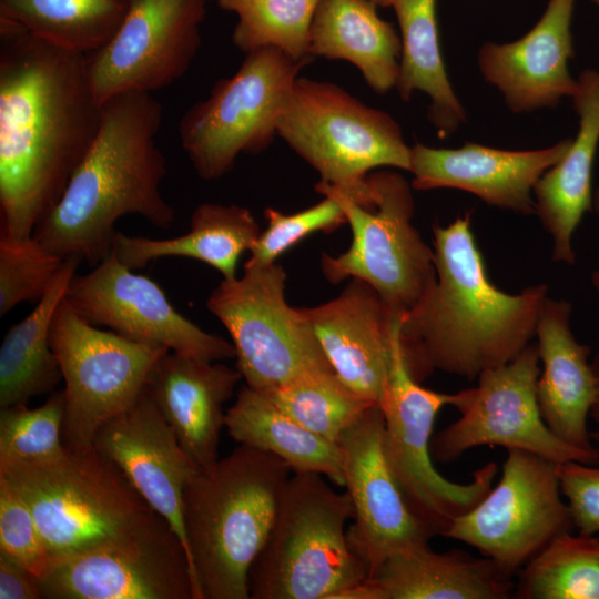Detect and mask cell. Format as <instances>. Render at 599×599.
<instances>
[{"label": "cell", "instance_id": "6da1fadb", "mask_svg": "<svg viewBox=\"0 0 599 599\" xmlns=\"http://www.w3.org/2000/svg\"><path fill=\"white\" fill-rule=\"evenodd\" d=\"M100 122L84 54L0 20V235H32Z\"/></svg>", "mask_w": 599, "mask_h": 599}, {"label": "cell", "instance_id": "7a4b0ae2", "mask_svg": "<svg viewBox=\"0 0 599 599\" xmlns=\"http://www.w3.org/2000/svg\"><path fill=\"white\" fill-rule=\"evenodd\" d=\"M436 282L402 316L407 367L422 383L440 370L467 379L505 365L535 337L545 283L510 294L494 285L471 230V212L433 225Z\"/></svg>", "mask_w": 599, "mask_h": 599}, {"label": "cell", "instance_id": "3957f363", "mask_svg": "<svg viewBox=\"0 0 599 599\" xmlns=\"http://www.w3.org/2000/svg\"><path fill=\"white\" fill-rule=\"evenodd\" d=\"M161 122L162 105L149 92L104 101L90 149L32 236L62 258L95 266L111 254L120 217L140 215L169 230L175 211L161 192L167 172L155 142Z\"/></svg>", "mask_w": 599, "mask_h": 599}, {"label": "cell", "instance_id": "277c9868", "mask_svg": "<svg viewBox=\"0 0 599 599\" xmlns=\"http://www.w3.org/2000/svg\"><path fill=\"white\" fill-rule=\"evenodd\" d=\"M291 468L238 445L183 493V522L194 599H248V572L274 524Z\"/></svg>", "mask_w": 599, "mask_h": 599}, {"label": "cell", "instance_id": "5b68a950", "mask_svg": "<svg viewBox=\"0 0 599 599\" xmlns=\"http://www.w3.org/2000/svg\"><path fill=\"white\" fill-rule=\"evenodd\" d=\"M354 509L315 473H292L268 537L248 572L251 599H333L368 578L345 530Z\"/></svg>", "mask_w": 599, "mask_h": 599}, {"label": "cell", "instance_id": "8992f818", "mask_svg": "<svg viewBox=\"0 0 599 599\" xmlns=\"http://www.w3.org/2000/svg\"><path fill=\"white\" fill-rule=\"evenodd\" d=\"M0 478L29 506L54 566L130 536L159 515L94 447L67 448L43 463L0 464Z\"/></svg>", "mask_w": 599, "mask_h": 599}, {"label": "cell", "instance_id": "52a82bcc", "mask_svg": "<svg viewBox=\"0 0 599 599\" xmlns=\"http://www.w3.org/2000/svg\"><path fill=\"white\" fill-rule=\"evenodd\" d=\"M277 135L332 189L373 207L370 171L410 170L412 150L388 113L370 108L341 87L298 77L281 116Z\"/></svg>", "mask_w": 599, "mask_h": 599}, {"label": "cell", "instance_id": "ba28073f", "mask_svg": "<svg viewBox=\"0 0 599 599\" xmlns=\"http://www.w3.org/2000/svg\"><path fill=\"white\" fill-rule=\"evenodd\" d=\"M311 60H294L274 48L248 52L233 75L217 81L183 114L181 145L201 179L217 180L241 153L271 145L295 81Z\"/></svg>", "mask_w": 599, "mask_h": 599}, {"label": "cell", "instance_id": "9c48e42d", "mask_svg": "<svg viewBox=\"0 0 599 599\" xmlns=\"http://www.w3.org/2000/svg\"><path fill=\"white\" fill-rule=\"evenodd\" d=\"M368 181L373 207L362 206L332 189L315 187L339 201L352 231L347 251L337 256L323 254L322 272L333 284L347 278L366 282L392 312L405 314L436 282L434 250L412 224L414 197L406 179L383 170L370 173Z\"/></svg>", "mask_w": 599, "mask_h": 599}, {"label": "cell", "instance_id": "30bf717a", "mask_svg": "<svg viewBox=\"0 0 599 599\" xmlns=\"http://www.w3.org/2000/svg\"><path fill=\"white\" fill-rule=\"evenodd\" d=\"M243 268L213 290L206 306L229 332L246 386L264 392L334 372L302 308L285 300L284 268L276 262Z\"/></svg>", "mask_w": 599, "mask_h": 599}, {"label": "cell", "instance_id": "8fae6325", "mask_svg": "<svg viewBox=\"0 0 599 599\" xmlns=\"http://www.w3.org/2000/svg\"><path fill=\"white\" fill-rule=\"evenodd\" d=\"M402 314L392 327V361L380 400L384 447L390 468L414 512L440 535L453 520L470 510L493 487L496 463L476 469L468 483L440 475L430 453L437 414L455 406L457 393L428 389L410 374L399 341Z\"/></svg>", "mask_w": 599, "mask_h": 599}, {"label": "cell", "instance_id": "7c38bea8", "mask_svg": "<svg viewBox=\"0 0 599 599\" xmlns=\"http://www.w3.org/2000/svg\"><path fill=\"white\" fill-rule=\"evenodd\" d=\"M50 344L64 382L63 443L71 451L92 449L99 429L131 407L166 347L103 331L63 298Z\"/></svg>", "mask_w": 599, "mask_h": 599}, {"label": "cell", "instance_id": "4fadbf2b", "mask_svg": "<svg viewBox=\"0 0 599 599\" xmlns=\"http://www.w3.org/2000/svg\"><path fill=\"white\" fill-rule=\"evenodd\" d=\"M557 466L534 453L507 449L496 486L441 536L475 548L516 577L551 540L573 528Z\"/></svg>", "mask_w": 599, "mask_h": 599}, {"label": "cell", "instance_id": "5bb4252c", "mask_svg": "<svg viewBox=\"0 0 599 599\" xmlns=\"http://www.w3.org/2000/svg\"><path fill=\"white\" fill-rule=\"evenodd\" d=\"M539 374L538 348L530 343L509 363L483 372L476 387L457 392L454 407L460 417L432 438L433 459L447 464L475 447L500 446L557 464L598 465V453L565 443L545 423L537 400Z\"/></svg>", "mask_w": 599, "mask_h": 599}, {"label": "cell", "instance_id": "9a60e30c", "mask_svg": "<svg viewBox=\"0 0 599 599\" xmlns=\"http://www.w3.org/2000/svg\"><path fill=\"white\" fill-rule=\"evenodd\" d=\"M206 0H130L111 39L84 55L90 87L102 104L125 92L170 85L201 47Z\"/></svg>", "mask_w": 599, "mask_h": 599}, {"label": "cell", "instance_id": "2e32d148", "mask_svg": "<svg viewBox=\"0 0 599 599\" xmlns=\"http://www.w3.org/2000/svg\"><path fill=\"white\" fill-rule=\"evenodd\" d=\"M44 599H194L185 547L158 515L136 532L57 564Z\"/></svg>", "mask_w": 599, "mask_h": 599}, {"label": "cell", "instance_id": "e0dca14e", "mask_svg": "<svg viewBox=\"0 0 599 599\" xmlns=\"http://www.w3.org/2000/svg\"><path fill=\"white\" fill-rule=\"evenodd\" d=\"M64 300L92 325L128 338L200 361L235 357L232 343L184 317L156 282L132 272L113 252L89 273L75 274Z\"/></svg>", "mask_w": 599, "mask_h": 599}, {"label": "cell", "instance_id": "ac0fdd59", "mask_svg": "<svg viewBox=\"0 0 599 599\" xmlns=\"http://www.w3.org/2000/svg\"><path fill=\"white\" fill-rule=\"evenodd\" d=\"M338 446L344 487L354 509L347 540L369 578L389 556L427 545L436 532L410 508L390 468L379 404L365 412L343 435Z\"/></svg>", "mask_w": 599, "mask_h": 599}, {"label": "cell", "instance_id": "d6986e66", "mask_svg": "<svg viewBox=\"0 0 599 599\" xmlns=\"http://www.w3.org/2000/svg\"><path fill=\"white\" fill-rule=\"evenodd\" d=\"M93 446L122 471L142 499L170 524L187 552L183 493L199 468L145 388L131 407L99 429Z\"/></svg>", "mask_w": 599, "mask_h": 599}, {"label": "cell", "instance_id": "ffe728a7", "mask_svg": "<svg viewBox=\"0 0 599 599\" xmlns=\"http://www.w3.org/2000/svg\"><path fill=\"white\" fill-rule=\"evenodd\" d=\"M571 138L538 150H501L468 142L457 149L410 146L412 187L457 189L485 203L519 214H536L534 187L566 153Z\"/></svg>", "mask_w": 599, "mask_h": 599}, {"label": "cell", "instance_id": "44dd1931", "mask_svg": "<svg viewBox=\"0 0 599 599\" xmlns=\"http://www.w3.org/2000/svg\"><path fill=\"white\" fill-rule=\"evenodd\" d=\"M575 0H548L538 22L509 43L486 42L478 51L483 77L515 112L557 105L578 88L568 69L573 57L571 19Z\"/></svg>", "mask_w": 599, "mask_h": 599}, {"label": "cell", "instance_id": "7402d4cb", "mask_svg": "<svg viewBox=\"0 0 599 599\" xmlns=\"http://www.w3.org/2000/svg\"><path fill=\"white\" fill-rule=\"evenodd\" d=\"M302 312L339 379L361 397L380 404L389 375L396 312L358 278H351L335 298Z\"/></svg>", "mask_w": 599, "mask_h": 599}, {"label": "cell", "instance_id": "603a6c76", "mask_svg": "<svg viewBox=\"0 0 599 599\" xmlns=\"http://www.w3.org/2000/svg\"><path fill=\"white\" fill-rule=\"evenodd\" d=\"M243 379L236 368L167 352L152 367L145 390L199 469L219 460L224 404Z\"/></svg>", "mask_w": 599, "mask_h": 599}, {"label": "cell", "instance_id": "cb8c5ba5", "mask_svg": "<svg viewBox=\"0 0 599 599\" xmlns=\"http://www.w3.org/2000/svg\"><path fill=\"white\" fill-rule=\"evenodd\" d=\"M572 306L566 300L546 297L535 336L540 359L537 400L550 430L565 443L596 451L588 420L596 399V377L590 347L571 331Z\"/></svg>", "mask_w": 599, "mask_h": 599}, {"label": "cell", "instance_id": "d4e9b609", "mask_svg": "<svg viewBox=\"0 0 599 599\" xmlns=\"http://www.w3.org/2000/svg\"><path fill=\"white\" fill-rule=\"evenodd\" d=\"M572 95L579 129L562 158L534 187L536 214L552 237V260L573 265L572 236L592 211V170L599 143V71L587 69Z\"/></svg>", "mask_w": 599, "mask_h": 599}, {"label": "cell", "instance_id": "484cf974", "mask_svg": "<svg viewBox=\"0 0 599 599\" xmlns=\"http://www.w3.org/2000/svg\"><path fill=\"white\" fill-rule=\"evenodd\" d=\"M384 599H508L516 581L493 560L460 549L437 552L429 545L389 556L369 577Z\"/></svg>", "mask_w": 599, "mask_h": 599}, {"label": "cell", "instance_id": "4316f807", "mask_svg": "<svg viewBox=\"0 0 599 599\" xmlns=\"http://www.w3.org/2000/svg\"><path fill=\"white\" fill-rule=\"evenodd\" d=\"M261 229L246 207L202 203L192 213L190 230L170 238L126 235L116 231L112 252L131 270L162 257L194 258L220 272L223 280L237 277L241 255L252 248Z\"/></svg>", "mask_w": 599, "mask_h": 599}, {"label": "cell", "instance_id": "83f0119b", "mask_svg": "<svg viewBox=\"0 0 599 599\" xmlns=\"http://www.w3.org/2000/svg\"><path fill=\"white\" fill-rule=\"evenodd\" d=\"M369 0H319L309 32L311 57L345 60L367 85L384 94L395 88L400 37Z\"/></svg>", "mask_w": 599, "mask_h": 599}, {"label": "cell", "instance_id": "f1b7e54d", "mask_svg": "<svg viewBox=\"0 0 599 599\" xmlns=\"http://www.w3.org/2000/svg\"><path fill=\"white\" fill-rule=\"evenodd\" d=\"M225 428L238 445L276 456L292 473L319 474L344 487L339 446L298 424L260 390L240 389L226 410Z\"/></svg>", "mask_w": 599, "mask_h": 599}, {"label": "cell", "instance_id": "f546056e", "mask_svg": "<svg viewBox=\"0 0 599 599\" xmlns=\"http://www.w3.org/2000/svg\"><path fill=\"white\" fill-rule=\"evenodd\" d=\"M82 260H64L53 283L32 312L7 332L0 347V408L27 405L39 395L53 393L62 380L50 344L54 314Z\"/></svg>", "mask_w": 599, "mask_h": 599}, {"label": "cell", "instance_id": "4dcf8cb0", "mask_svg": "<svg viewBox=\"0 0 599 599\" xmlns=\"http://www.w3.org/2000/svg\"><path fill=\"white\" fill-rule=\"evenodd\" d=\"M400 32V59L395 89L404 101L414 91L430 99L427 115L440 139L454 133L466 112L444 64L436 14V0H390Z\"/></svg>", "mask_w": 599, "mask_h": 599}, {"label": "cell", "instance_id": "1f68e13d", "mask_svg": "<svg viewBox=\"0 0 599 599\" xmlns=\"http://www.w3.org/2000/svg\"><path fill=\"white\" fill-rule=\"evenodd\" d=\"M129 4L130 0H0V20L87 55L111 39Z\"/></svg>", "mask_w": 599, "mask_h": 599}, {"label": "cell", "instance_id": "d6a6232c", "mask_svg": "<svg viewBox=\"0 0 599 599\" xmlns=\"http://www.w3.org/2000/svg\"><path fill=\"white\" fill-rule=\"evenodd\" d=\"M516 577L514 598L599 599V535H559Z\"/></svg>", "mask_w": 599, "mask_h": 599}, {"label": "cell", "instance_id": "836d02e7", "mask_svg": "<svg viewBox=\"0 0 599 599\" xmlns=\"http://www.w3.org/2000/svg\"><path fill=\"white\" fill-rule=\"evenodd\" d=\"M262 393L298 424L336 445L376 404L353 392L335 372L306 375Z\"/></svg>", "mask_w": 599, "mask_h": 599}, {"label": "cell", "instance_id": "e575fe53", "mask_svg": "<svg viewBox=\"0 0 599 599\" xmlns=\"http://www.w3.org/2000/svg\"><path fill=\"white\" fill-rule=\"evenodd\" d=\"M319 0H217L237 17L232 41L248 53L262 48L283 51L294 60L313 59L309 32Z\"/></svg>", "mask_w": 599, "mask_h": 599}, {"label": "cell", "instance_id": "d590c367", "mask_svg": "<svg viewBox=\"0 0 599 599\" xmlns=\"http://www.w3.org/2000/svg\"><path fill=\"white\" fill-rule=\"evenodd\" d=\"M63 420V390L35 408H0V464L43 463L64 455Z\"/></svg>", "mask_w": 599, "mask_h": 599}, {"label": "cell", "instance_id": "8d00e7d4", "mask_svg": "<svg viewBox=\"0 0 599 599\" xmlns=\"http://www.w3.org/2000/svg\"><path fill=\"white\" fill-rule=\"evenodd\" d=\"M64 260L32 235L23 240L0 235V316L20 303L39 301Z\"/></svg>", "mask_w": 599, "mask_h": 599}, {"label": "cell", "instance_id": "74e56055", "mask_svg": "<svg viewBox=\"0 0 599 599\" xmlns=\"http://www.w3.org/2000/svg\"><path fill=\"white\" fill-rule=\"evenodd\" d=\"M267 225L250 250L244 266L267 265L315 232H332L346 223L339 201L331 194L303 211L284 214L273 207L264 211Z\"/></svg>", "mask_w": 599, "mask_h": 599}, {"label": "cell", "instance_id": "f35d334b", "mask_svg": "<svg viewBox=\"0 0 599 599\" xmlns=\"http://www.w3.org/2000/svg\"><path fill=\"white\" fill-rule=\"evenodd\" d=\"M0 554L43 578L54 566L23 498L0 478Z\"/></svg>", "mask_w": 599, "mask_h": 599}, {"label": "cell", "instance_id": "ab89813d", "mask_svg": "<svg viewBox=\"0 0 599 599\" xmlns=\"http://www.w3.org/2000/svg\"><path fill=\"white\" fill-rule=\"evenodd\" d=\"M557 474L573 527L599 535V466L570 460L558 464Z\"/></svg>", "mask_w": 599, "mask_h": 599}, {"label": "cell", "instance_id": "60d3db41", "mask_svg": "<svg viewBox=\"0 0 599 599\" xmlns=\"http://www.w3.org/2000/svg\"><path fill=\"white\" fill-rule=\"evenodd\" d=\"M0 599H42L39 578L1 554Z\"/></svg>", "mask_w": 599, "mask_h": 599}, {"label": "cell", "instance_id": "b9f144b4", "mask_svg": "<svg viewBox=\"0 0 599 599\" xmlns=\"http://www.w3.org/2000/svg\"><path fill=\"white\" fill-rule=\"evenodd\" d=\"M591 366L596 377V399L590 412V419L596 428L590 432L592 445L599 455V353L591 361Z\"/></svg>", "mask_w": 599, "mask_h": 599}, {"label": "cell", "instance_id": "7bdbcfd3", "mask_svg": "<svg viewBox=\"0 0 599 599\" xmlns=\"http://www.w3.org/2000/svg\"><path fill=\"white\" fill-rule=\"evenodd\" d=\"M592 211H595V213L599 217V186L593 192ZM591 284H592V286L595 288V292L597 293V295L599 297V268L592 272V274H591Z\"/></svg>", "mask_w": 599, "mask_h": 599}, {"label": "cell", "instance_id": "ee69618b", "mask_svg": "<svg viewBox=\"0 0 599 599\" xmlns=\"http://www.w3.org/2000/svg\"><path fill=\"white\" fill-rule=\"evenodd\" d=\"M375 3L377 7H389L390 0H369Z\"/></svg>", "mask_w": 599, "mask_h": 599}, {"label": "cell", "instance_id": "f6af8a7d", "mask_svg": "<svg viewBox=\"0 0 599 599\" xmlns=\"http://www.w3.org/2000/svg\"><path fill=\"white\" fill-rule=\"evenodd\" d=\"M590 1H592L595 4L599 7V0H590Z\"/></svg>", "mask_w": 599, "mask_h": 599}]
</instances>
